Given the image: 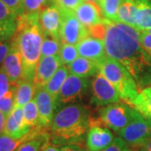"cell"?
<instances>
[{
    "instance_id": "f546056e",
    "label": "cell",
    "mask_w": 151,
    "mask_h": 151,
    "mask_svg": "<svg viewBox=\"0 0 151 151\" xmlns=\"http://www.w3.org/2000/svg\"><path fill=\"white\" fill-rule=\"evenodd\" d=\"M15 96L16 87L11 86L9 92L2 98H0V111L8 116L15 107Z\"/></svg>"
},
{
    "instance_id": "7c38bea8",
    "label": "cell",
    "mask_w": 151,
    "mask_h": 151,
    "mask_svg": "<svg viewBox=\"0 0 151 151\" xmlns=\"http://www.w3.org/2000/svg\"><path fill=\"white\" fill-rule=\"evenodd\" d=\"M60 65H62V63L59 55L41 57L36 65L33 80L36 89L44 87Z\"/></svg>"
},
{
    "instance_id": "d6a6232c",
    "label": "cell",
    "mask_w": 151,
    "mask_h": 151,
    "mask_svg": "<svg viewBox=\"0 0 151 151\" xmlns=\"http://www.w3.org/2000/svg\"><path fill=\"white\" fill-rule=\"evenodd\" d=\"M86 0H52V4L56 5L60 9L74 11L83 2Z\"/></svg>"
},
{
    "instance_id": "7dc6e473",
    "label": "cell",
    "mask_w": 151,
    "mask_h": 151,
    "mask_svg": "<svg viewBox=\"0 0 151 151\" xmlns=\"http://www.w3.org/2000/svg\"><path fill=\"white\" fill-rule=\"evenodd\" d=\"M138 150L139 151H148V150H146L145 148H143V147H138Z\"/></svg>"
},
{
    "instance_id": "bcb514c9",
    "label": "cell",
    "mask_w": 151,
    "mask_h": 151,
    "mask_svg": "<svg viewBox=\"0 0 151 151\" xmlns=\"http://www.w3.org/2000/svg\"><path fill=\"white\" fill-rule=\"evenodd\" d=\"M147 122H148V124H149V127H150V129L151 133V119H146Z\"/></svg>"
},
{
    "instance_id": "74e56055",
    "label": "cell",
    "mask_w": 151,
    "mask_h": 151,
    "mask_svg": "<svg viewBox=\"0 0 151 151\" xmlns=\"http://www.w3.org/2000/svg\"><path fill=\"white\" fill-rule=\"evenodd\" d=\"M128 147V145L122 138H115L113 143L103 151H124Z\"/></svg>"
},
{
    "instance_id": "f6af8a7d",
    "label": "cell",
    "mask_w": 151,
    "mask_h": 151,
    "mask_svg": "<svg viewBox=\"0 0 151 151\" xmlns=\"http://www.w3.org/2000/svg\"><path fill=\"white\" fill-rule=\"evenodd\" d=\"M87 1H90V2H92L93 4H97L98 7L100 6V4H101V0H87Z\"/></svg>"
},
{
    "instance_id": "d6986e66",
    "label": "cell",
    "mask_w": 151,
    "mask_h": 151,
    "mask_svg": "<svg viewBox=\"0 0 151 151\" xmlns=\"http://www.w3.org/2000/svg\"><path fill=\"white\" fill-rule=\"evenodd\" d=\"M69 72L80 77H89L99 72L98 63L84 57H77L68 65Z\"/></svg>"
},
{
    "instance_id": "8992f818",
    "label": "cell",
    "mask_w": 151,
    "mask_h": 151,
    "mask_svg": "<svg viewBox=\"0 0 151 151\" xmlns=\"http://www.w3.org/2000/svg\"><path fill=\"white\" fill-rule=\"evenodd\" d=\"M60 10L61 15L60 40L61 44L76 45L83 39L90 35L88 29L78 20L74 11Z\"/></svg>"
},
{
    "instance_id": "1f68e13d",
    "label": "cell",
    "mask_w": 151,
    "mask_h": 151,
    "mask_svg": "<svg viewBox=\"0 0 151 151\" xmlns=\"http://www.w3.org/2000/svg\"><path fill=\"white\" fill-rule=\"evenodd\" d=\"M52 4V0H24V12L25 14L37 13Z\"/></svg>"
},
{
    "instance_id": "cb8c5ba5",
    "label": "cell",
    "mask_w": 151,
    "mask_h": 151,
    "mask_svg": "<svg viewBox=\"0 0 151 151\" xmlns=\"http://www.w3.org/2000/svg\"><path fill=\"white\" fill-rule=\"evenodd\" d=\"M138 7L134 0H124L119 6L117 22L124 23L135 27V19Z\"/></svg>"
},
{
    "instance_id": "b9f144b4",
    "label": "cell",
    "mask_w": 151,
    "mask_h": 151,
    "mask_svg": "<svg viewBox=\"0 0 151 151\" xmlns=\"http://www.w3.org/2000/svg\"><path fill=\"white\" fill-rule=\"evenodd\" d=\"M41 151H61V150L59 149V148H57L56 146L48 145L47 146H45Z\"/></svg>"
},
{
    "instance_id": "7a4b0ae2",
    "label": "cell",
    "mask_w": 151,
    "mask_h": 151,
    "mask_svg": "<svg viewBox=\"0 0 151 151\" xmlns=\"http://www.w3.org/2000/svg\"><path fill=\"white\" fill-rule=\"evenodd\" d=\"M40 12L17 17V29L13 40L15 41L23 60L22 79L33 81L35 68L41 55L44 34L40 27Z\"/></svg>"
},
{
    "instance_id": "f35d334b",
    "label": "cell",
    "mask_w": 151,
    "mask_h": 151,
    "mask_svg": "<svg viewBox=\"0 0 151 151\" xmlns=\"http://www.w3.org/2000/svg\"><path fill=\"white\" fill-rule=\"evenodd\" d=\"M11 47V40L0 43V66L3 65Z\"/></svg>"
},
{
    "instance_id": "d4e9b609",
    "label": "cell",
    "mask_w": 151,
    "mask_h": 151,
    "mask_svg": "<svg viewBox=\"0 0 151 151\" xmlns=\"http://www.w3.org/2000/svg\"><path fill=\"white\" fill-rule=\"evenodd\" d=\"M50 135L47 130H44L29 140L22 144L15 151H40L50 145Z\"/></svg>"
},
{
    "instance_id": "836d02e7",
    "label": "cell",
    "mask_w": 151,
    "mask_h": 151,
    "mask_svg": "<svg viewBox=\"0 0 151 151\" xmlns=\"http://www.w3.org/2000/svg\"><path fill=\"white\" fill-rule=\"evenodd\" d=\"M12 12H14L17 17L24 12V0H2Z\"/></svg>"
},
{
    "instance_id": "7402d4cb",
    "label": "cell",
    "mask_w": 151,
    "mask_h": 151,
    "mask_svg": "<svg viewBox=\"0 0 151 151\" xmlns=\"http://www.w3.org/2000/svg\"><path fill=\"white\" fill-rule=\"evenodd\" d=\"M138 11L135 19V28L139 30L151 29V0H134Z\"/></svg>"
},
{
    "instance_id": "ab89813d",
    "label": "cell",
    "mask_w": 151,
    "mask_h": 151,
    "mask_svg": "<svg viewBox=\"0 0 151 151\" xmlns=\"http://www.w3.org/2000/svg\"><path fill=\"white\" fill-rule=\"evenodd\" d=\"M61 151H86L83 148H81L78 145L71 144V145H66L60 148Z\"/></svg>"
},
{
    "instance_id": "ba28073f",
    "label": "cell",
    "mask_w": 151,
    "mask_h": 151,
    "mask_svg": "<svg viewBox=\"0 0 151 151\" xmlns=\"http://www.w3.org/2000/svg\"><path fill=\"white\" fill-rule=\"evenodd\" d=\"M92 96L91 102L97 107L108 106L109 104L119 103L121 97L115 87L98 72L92 82Z\"/></svg>"
},
{
    "instance_id": "4dcf8cb0",
    "label": "cell",
    "mask_w": 151,
    "mask_h": 151,
    "mask_svg": "<svg viewBox=\"0 0 151 151\" xmlns=\"http://www.w3.org/2000/svg\"><path fill=\"white\" fill-rule=\"evenodd\" d=\"M17 29L15 20H0V43L11 40Z\"/></svg>"
},
{
    "instance_id": "277c9868",
    "label": "cell",
    "mask_w": 151,
    "mask_h": 151,
    "mask_svg": "<svg viewBox=\"0 0 151 151\" xmlns=\"http://www.w3.org/2000/svg\"><path fill=\"white\" fill-rule=\"evenodd\" d=\"M98 66L99 72L115 87L121 100L131 106L139 93V87L129 71L119 61L108 56L101 60Z\"/></svg>"
},
{
    "instance_id": "9c48e42d",
    "label": "cell",
    "mask_w": 151,
    "mask_h": 151,
    "mask_svg": "<svg viewBox=\"0 0 151 151\" xmlns=\"http://www.w3.org/2000/svg\"><path fill=\"white\" fill-rule=\"evenodd\" d=\"M89 87V79L70 74L61 86L59 94L60 104H70L81 101Z\"/></svg>"
},
{
    "instance_id": "5bb4252c",
    "label": "cell",
    "mask_w": 151,
    "mask_h": 151,
    "mask_svg": "<svg viewBox=\"0 0 151 151\" xmlns=\"http://www.w3.org/2000/svg\"><path fill=\"white\" fill-rule=\"evenodd\" d=\"M60 10L55 4H50L40 11L39 21L44 36H50L60 40Z\"/></svg>"
},
{
    "instance_id": "d590c367",
    "label": "cell",
    "mask_w": 151,
    "mask_h": 151,
    "mask_svg": "<svg viewBox=\"0 0 151 151\" xmlns=\"http://www.w3.org/2000/svg\"><path fill=\"white\" fill-rule=\"evenodd\" d=\"M140 43L143 48L151 55V29L140 30Z\"/></svg>"
},
{
    "instance_id": "9a60e30c",
    "label": "cell",
    "mask_w": 151,
    "mask_h": 151,
    "mask_svg": "<svg viewBox=\"0 0 151 151\" xmlns=\"http://www.w3.org/2000/svg\"><path fill=\"white\" fill-rule=\"evenodd\" d=\"M76 46L80 56L97 63H99L107 56L104 40L91 35L83 39Z\"/></svg>"
},
{
    "instance_id": "e575fe53",
    "label": "cell",
    "mask_w": 151,
    "mask_h": 151,
    "mask_svg": "<svg viewBox=\"0 0 151 151\" xmlns=\"http://www.w3.org/2000/svg\"><path fill=\"white\" fill-rule=\"evenodd\" d=\"M10 82L2 66L0 67V98L4 97L10 89Z\"/></svg>"
},
{
    "instance_id": "8d00e7d4",
    "label": "cell",
    "mask_w": 151,
    "mask_h": 151,
    "mask_svg": "<svg viewBox=\"0 0 151 151\" xmlns=\"http://www.w3.org/2000/svg\"><path fill=\"white\" fill-rule=\"evenodd\" d=\"M17 15L0 0V20H15Z\"/></svg>"
},
{
    "instance_id": "2e32d148",
    "label": "cell",
    "mask_w": 151,
    "mask_h": 151,
    "mask_svg": "<svg viewBox=\"0 0 151 151\" xmlns=\"http://www.w3.org/2000/svg\"><path fill=\"white\" fill-rule=\"evenodd\" d=\"M33 128L25 124L23 107L15 106L6 118L4 133L12 138L19 139L29 133Z\"/></svg>"
},
{
    "instance_id": "8fae6325",
    "label": "cell",
    "mask_w": 151,
    "mask_h": 151,
    "mask_svg": "<svg viewBox=\"0 0 151 151\" xmlns=\"http://www.w3.org/2000/svg\"><path fill=\"white\" fill-rule=\"evenodd\" d=\"M35 101L37 104L39 112V127L48 129L54 119V111L56 108L54 100L44 87L36 90Z\"/></svg>"
},
{
    "instance_id": "52a82bcc",
    "label": "cell",
    "mask_w": 151,
    "mask_h": 151,
    "mask_svg": "<svg viewBox=\"0 0 151 151\" xmlns=\"http://www.w3.org/2000/svg\"><path fill=\"white\" fill-rule=\"evenodd\" d=\"M118 134L127 143V145L134 148L141 147L151 137L150 129L147 120L136 109H134L132 119L129 124L119 131Z\"/></svg>"
},
{
    "instance_id": "484cf974",
    "label": "cell",
    "mask_w": 151,
    "mask_h": 151,
    "mask_svg": "<svg viewBox=\"0 0 151 151\" xmlns=\"http://www.w3.org/2000/svg\"><path fill=\"white\" fill-rule=\"evenodd\" d=\"M124 0H101L99 9L103 19L117 22V15L119 6Z\"/></svg>"
},
{
    "instance_id": "3957f363",
    "label": "cell",
    "mask_w": 151,
    "mask_h": 151,
    "mask_svg": "<svg viewBox=\"0 0 151 151\" xmlns=\"http://www.w3.org/2000/svg\"><path fill=\"white\" fill-rule=\"evenodd\" d=\"M90 119L84 106L70 104L60 108L50 126V141L54 145L76 144L88 129Z\"/></svg>"
},
{
    "instance_id": "6da1fadb",
    "label": "cell",
    "mask_w": 151,
    "mask_h": 151,
    "mask_svg": "<svg viewBox=\"0 0 151 151\" xmlns=\"http://www.w3.org/2000/svg\"><path fill=\"white\" fill-rule=\"evenodd\" d=\"M107 56L119 61L138 85L151 81V55L141 45L140 30L129 24L103 19Z\"/></svg>"
},
{
    "instance_id": "83f0119b",
    "label": "cell",
    "mask_w": 151,
    "mask_h": 151,
    "mask_svg": "<svg viewBox=\"0 0 151 151\" xmlns=\"http://www.w3.org/2000/svg\"><path fill=\"white\" fill-rule=\"evenodd\" d=\"M61 42L58 39H55L50 36H44L43 42L41 45V57L51 56L59 55Z\"/></svg>"
},
{
    "instance_id": "c3c4849f",
    "label": "cell",
    "mask_w": 151,
    "mask_h": 151,
    "mask_svg": "<svg viewBox=\"0 0 151 151\" xmlns=\"http://www.w3.org/2000/svg\"><path fill=\"white\" fill-rule=\"evenodd\" d=\"M102 151H103V150H102Z\"/></svg>"
},
{
    "instance_id": "603a6c76",
    "label": "cell",
    "mask_w": 151,
    "mask_h": 151,
    "mask_svg": "<svg viewBox=\"0 0 151 151\" xmlns=\"http://www.w3.org/2000/svg\"><path fill=\"white\" fill-rule=\"evenodd\" d=\"M131 106L145 119H151V86L143 88L138 93Z\"/></svg>"
},
{
    "instance_id": "60d3db41",
    "label": "cell",
    "mask_w": 151,
    "mask_h": 151,
    "mask_svg": "<svg viewBox=\"0 0 151 151\" xmlns=\"http://www.w3.org/2000/svg\"><path fill=\"white\" fill-rule=\"evenodd\" d=\"M6 116L4 113L0 111V135L4 133V128H5Z\"/></svg>"
},
{
    "instance_id": "5b68a950",
    "label": "cell",
    "mask_w": 151,
    "mask_h": 151,
    "mask_svg": "<svg viewBox=\"0 0 151 151\" xmlns=\"http://www.w3.org/2000/svg\"><path fill=\"white\" fill-rule=\"evenodd\" d=\"M134 112V108L127 103H113L99 110L98 120L103 126L118 133L129 124Z\"/></svg>"
},
{
    "instance_id": "4316f807",
    "label": "cell",
    "mask_w": 151,
    "mask_h": 151,
    "mask_svg": "<svg viewBox=\"0 0 151 151\" xmlns=\"http://www.w3.org/2000/svg\"><path fill=\"white\" fill-rule=\"evenodd\" d=\"M23 112L25 124L31 128L39 127V112L35 99L23 106Z\"/></svg>"
},
{
    "instance_id": "30bf717a",
    "label": "cell",
    "mask_w": 151,
    "mask_h": 151,
    "mask_svg": "<svg viewBox=\"0 0 151 151\" xmlns=\"http://www.w3.org/2000/svg\"><path fill=\"white\" fill-rule=\"evenodd\" d=\"M113 135L107 127L103 126L97 119H90L89 130L86 145L88 151H102L113 143Z\"/></svg>"
},
{
    "instance_id": "44dd1931",
    "label": "cell",
    "mask_w": 151,
    "mask_h": 151,
    "mask_svg": "<svg viewBox=\"0 0 151 151\" xmlns=\"http://www.w3.org/2000/svg\"><path fill=\"white\" fill-rule=\"evenodd\" d=\"M14 86L16 87L15 106L23 107L33 100L37 90L33 81L21 79Z\"/></svg>"
},
{
    "instance_id": "ee69618b",
    "label": "cell",
    "mask_w": 151,
    "mask_h": 151,
    "mask_svg": "<svg viewBox=\"0 0 151 151\" xmlns=\"http://www.w3.org/2000/svg\"><path fill=\"white\" fill-rule=\"evenodd\" d=\"M124 151H139L138 150V148H134V147H127L125 150H124Z\"/></svg>"
},
{
    "instance_id": "f1b7e54d",
    "label": "cell",
    "mask_w": 151,
    "mask_h": 151,
    "mask_svg": "<svg viewBox=\"0 0 151 151\" xmlns=\"http://www.w3.org/2000/svg\"><path fill=\"white\" fill-rule=\"evenodd\" d=\"M78 55L76 46L70 44H61L59 56L62 65L68 66L78 57Z\"/></svg>"
},
{
    "instance_id": "ac0fdd59",
    "label": "cell",
    "mask_w": 151,
    "mask_h": 151,
    "mask_svg": "<svg viewBox=\"0 0 151 151\" xmlns=\"http://www.w3.org/2000/svg\"><path fill=\"white\" fill-rule=\"evenodd\" d=\"M68 73H69L68 66L65 65H60L54 76L44 86L45 90L53 98L55 107H58L59 105L60 92L61 86L64 84L65 79L68 76Z\"/></svg>"
},
{
    "instance_id": "e0dca14e",
    "label": "cell",
    "mask_w": 151,
    "mask_h": 151,
    "mask_svg": "<svg viewBox=\"0 0 151 151\" xmlns=\"http://www.w3.org/2000/svg\"><path fill=\"white\" fill-rule=\"evenodd\" d=\"M74 13L78 20L87 29L101 24L103 20L99 7L87 0L78 6Z\"/></svg>"
},
{
    "instance_id": "ffe728a7",
    "label": "cell",
    "mask_w": 151,
    "mask_h": 151,
    "mask_svg": "<svg viewBox=\"0 0 151 151\" xmlns=\"http://www.w3.org/2000/svg\"><path fill=\"white\" fill-rule=\"evenodd\" d=\"M44 130L46 129H43L40 127H35L29 133L19 139L12 138L5 134H3L0 135V151H15L22 144L35 137Z\"/></svg>"
},
{
    "instance_id": "4fadbf2b",
    "label": "cell",
    "mask_w": 151,
    "mask_h": 151,
    "mask_svg": "<svg viewBox=\"0 0 151 151\" xmlns=\"http://www.w3.org/2000/svg\"><path fill=\"white\" fill-rule=\"evenodd\" d=\"M6 75L8 76L11 86H14L20 81L23 76V60L19 50L15 41L11 40V47L2 65Z\"/></svg>"
},
{
    "instance_id": "7bdbcfd3",
    "label": "cell",
    "mask_w": 151,
    "mask_h": 151,
    "mask_svg": "<svg viewBox=\"0 0 151 151\" xmlns=\"http://www.w3.org/2000/svg\"><path fill=\"white\" fill-rule=\"evenodd\" d=\"M141 147L145 148L146 150L151 151V137L150 138H149V139L143 144V145L141 146Z\"/></svg>"
}]
</instances>
